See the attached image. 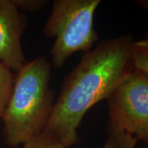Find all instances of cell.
Returning <instances> with one entry per match:
<instances>
[{"instance_id":"10","label":"cell","mask_w":148,"mask_h":148,"mask_svg":"<svg viewBox=\"0 0 148 148\" xmlns=\"http://www.w3.org/2000/svg\"><path fill=\"white\" fill-rule=\"evenodd\" d=\"M17 6L19 9L29 12H35L40 10L45 4V1H36V0H22V1H16Z\"/></svg>"},{"instance_id":"9","label":"cell","mask_w":148,"mask_h":148,"mask_svg":"<svg viewBox=\"0 0 148 148\" xmlns=\"http://www.w3.org/2000/svg\"><path fill=\"white\" fill-rule=\"evenodd\" d=\"M23 145V148H69L44 132L33 137Z\"/></svg>"},{"instance_id":"4","label":"cell","mask_w":148,"mask_h":148,"mask_svg":"<svg viewBox=\"0 0 148 148\" xmlns=\"http://www.w3.org/2000/svg\"><path fill=\"white\" fill-rule=\"evenodd\" d=\"M107 101L108 128L126 132L148 145V75L133 68Z\"/></svg>"},{"instance_id":"11","label":"cell","mask_w":148,"mask_h":148,"mask_svg":"<svg viewBox=\"0 0 148 148\" xmlns=\"http://www.w3.org/2000/svg\"><path fill=\"white\" fill-rule=\"evenodd\" d=\"M138 3L143 10H145L148 13V0H140L138 1Z\"/></svg>"},{"instance_id":"1","label":"cell","mask_w":148,"mask_h":148,"mask_svg":"<svg viewBox=\"0 0 148 148\" xmlns=\"http://www.w3.org/2000/svg\"><path fill=\"white\" fill-rule=\"evenodd\" d=\"M131 36L111 38L86 53L64 80L42 132L67 147L77 142L85 114L111 92L132 69Z\"/></svg>"},{"instance_id":"6","label":"cell","mask_w":148,"mask_h":148,"mask_svg":"<svg viewBox=\"0 0 148 148\" xmlns=\"http://www.w3.org/2000/svg\"><path fill=\"white\" fill-rule=\"evenodd\" d=\"M15 76L4 64L0 63V118H2L10 98Z\"/></svg>"},{"instance_id":"5","label":"cell","mask_w":148,"mask_h":148,"mask_svg":"<svg viewBox=\"0 0 148 148\" xmlns=\"http://www.w3.org/2000/svg\"><path fill=\"white\" fill-rule=\"evenodd\" d=\"M27 25L16 0H0V63L16 73L27 63L21 42Z\"/></svg>"},{"instance_id":"3","label":"cell","mask_w":148,"mask_h":148,"mask_svg":"<svg viewBox=\"0 0 148 148\" xmlns=\"http://www.w3.org/2000/svg\"><path fill=\"white\" fill-rule=\"evenodd\" d=\"M100 0H55L44 28L45 36L54 38L51 48L52 64L61 68L73 53L92 49L98 35L94 15Z\"/></svg>"},{"instance_id":"7","label":"cell","mask_w":148,"mask_h":148,"mask_svg":"<svg viewBox=\"0 0 148 148\" xmlns=\"http://www.w3.org/2000/svg\"><path fill=\"white\" fill-rule=\"evenodd\" d=\"M132 61L134 69L141 70L148 75V37L141 40L133 41Z\"/></svg>"},{"instance_id":"2","label":"cell","mask_w":148,"mask_h":148,"mask_svg":"<svg viewBox=\"0 0 148 148\" xmlns=\"http://www.w3.org/2000/svg\"><path fill=\"white\" fill-rule=\"evenodd\" d=\"M50 77L51 64L44 57L26 63L17 72L2 116L7 145L16 147L42 132L54 105Z\"/></svg>"},{"instance_id":"8","label":"cell","mask_w":148,"mask_h":148,"mask_svg":"<svg viewBox=\"0 0 148 148\" xmlns=\"http://www.w3.org/2000/svg\"><path fill=\"white\" fill-rule=\"evenodd\" d=\"M108 137L103 148H135L138 139L126 132L108 128Z\"/></svg>"}]
</instances>
